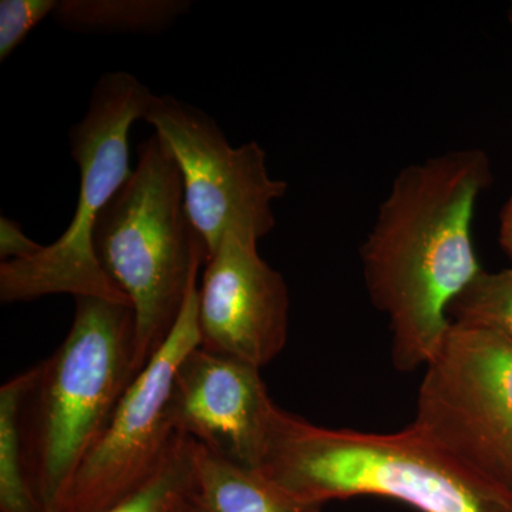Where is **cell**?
I'll use <instances>...</instances> for the list:
<instances>
[{"label":"cell","instance_id":"obj_1","mask_svg":"<svg viewBox=\"0 0 512 512\" xmlns=\"http://www.w3.org/2000/svg\"><path fill=\"white\" fill-rule=\"evenodd\" d=\"M491 181L487 154L460 148L406 165L380 205L360 259L399 372L426 369L451 328L450 306L483 272L471 231Z\"/></svg>","mask_w":512,"mask_h":512},{"label":"cell","instance_id":"obj_2","mask_svg":"<svg viewBox=\"0 0 512 512\" xmlns=\"http://www.w3.org/2000/svg\"><path fill=\"white\" fill-rule=\"evenodd\" d=\"M259 471L319 512L345 498H392L420 512H512V487L410 424L396 433L326 429L276 407Z\"/></svg>","mask_w":512,"mask_h":512},{"label":"cell","instance_id":"obj_3","mask_svg":"<svg viewBox=\"0 0 512 512\" xmlns=\"http://www.w3.org/2000/svg\"><path fill=\"white\" fill-rule=\"evenodd\" d=\"M72 328L37 365L23 402V453L45 512H59L74 474L138 375L130 303L77 296Z\"/></svg>","mask_w":512,"mask_h":512},{"label":"cell","instance_id":"obj_4","mask_svg":"<svg viewBox=\"0 0 512 512\" xmlns=\"http://www.w3.org/2000/svg\"><path fill=\"white\" fill-rule=\"evenodd\" d=\"M93 251L133 308L140 373L173 332L208 261L185 210L183 175L158 134L140 144L136 168L100 212Z\"/></svg>","mask_w":512,"mask_h":512},{"label":"cell","instance_id":"obj_5","mask_svg":"<svg viewBox=\"0 0 512 512\" xmlns=\"http://www.w3.org/2000/svg\"><path fill=\"white\" fill-rule=\"evenodd\" d=\"M153 99L154 94L133 74L110 72L100 77L86 114L69 133L70 153L80 170L76 214L60 238L39 254L0 264L2 303L59 293L130 303L101 271L93 232L100 212L133 173L128 136L131 126L144 120Z\"/></svg>","mask_w":512,"mask_h":512},{"label":"cell","instance_id":"obj_6","mask_svg":"<svg viewBox=\"0 0 512 512\" xmlns=\"http://www.w3.org/2000/svg\"><path fill=\"white\" fill-rule=\"evenodd\" d=\"M412 424L512 487L511 340L451 323L426 366Z\"/></svg>","mask_w":512,"mask_h":512},{"label":"cell","instance_id":"obj_7","mask_svg":"<svg viewBox=\"0 0 512 512\" xmlns=\"http://www.w3.org/2000/svg\"><path fill=\"white\" fill-rule=\"evenodd\" d=\"M144 121L154 127L180 168L185 210L208 249L229 231L262 239L274 229V202L288 184L271 177L256 141L232 147L210 114L173 96H154Z\"/></svg>","mask_w":512,"mask_h":512},{"label":"cell","instance_id":"obj_8","mask_svg":"<svg viewBox=\"0 0 512 512\" xmlns=\"http://www.w3.org/2000/svg\"><path fill=\"white\" fill-rule=\"evenodd\" d=\"M198 284L200 279L191 285L173 332L134 377L109 426L74 474L59 512H107L163 464L177 434L168 410L175 372L200 345Z\"/></svg>","mask_w":512,"mask_h":512},{"label":"cell","instance_id":"obj_9","mask_svg":"<svg viewBox=\"0 0 512 512\" xmlns=\"http://www.w3.org/2000/svg\"><path fill=\"white\" fill-rule=\"evenodd\" d=\"M258 242L239 231L222 238L198 284L197 325L200 348L261 369L285 348L291 301Z\"/></svg>","mask_w":512,"mask_h":512},{"label":"cell","instance_id":"obj_10","mask_svg":"<svg viewBox=\"0 0 512 512\" xmlns=\"http://www.w3.org/2000/svg\"><path fill=\"white\" fill-rule=\"evenodd\" d=\"M259 367L195 346L175 372L171 424L205 450L259 470L276 410Z\"/></svg>","mask_w":512,"mask_h":512},{"label":"cell","instance_id":"obj_11","mask_svg":"<svg viewBox=\"0 0 512 512\" xmlns=\"http://www.w3.org/2000/svg\"><path fill=\"white\" fill-rule=\"evenodd\" d=\"M188 501L197 512H316L261 471L225 460L200 444Z\"/></svg>","mask_w":512,"mask_h":512},{"label":"cell","instance_id":"obj_12","mask_svg":"<svg viewBox=\"0 0 512 512\" xmlns=\"http://www.w3.org/2000/svg\"><path fill=\"white\" fill-rule=\"evenodd\" d=\"M191 5L190 0H59L52 18L83 35H158Z\"/></svg>","mask_w":512,"mask_h":512},{"label":"cell","instance_id":"obj_13","mask_svg":"<svg viewBox=\"0 0 512 512\" xmlns=\"http://www.w3.org/2000/svg\"><path fill=\"white\" fill-rule=\"evenodd\" d=\"M37 366L0 389V512H45L30 484L23 453L22 410Z\"/></svg>","mask_w":512,"mask_h":512},{"label":"cell","instance_id":"obj_14","mask_svg":"<svg viewBox=\"0 0 512 512\" xmlns=\"http://www.w3.org/2000/svg\"><path fill=\"white\" fill-rule=\"evenodd\" d=\"M195 461L197 443L175 434L173 444L154 476L107 512H174L190 497Z\"/></svg>","mask_w":512,"mask_h":512},{"label":"cell","instance_id":"obj_15","mask_svg":"<svg viewBox=\"0 0 512 512\" xmlns=\"http://www.w3.org/2000/svg\"><path fill=\"white\" fill-rule=\"evenodd\" d=\"M451 323L491 330L512 342V268L481 272L450 306Z\"/></svg>","mask_w":512,"mask_h":512},{"label":"cell","instance_id":"obj_16","mask_svg":"<svg viewBox=\"0 0 512 512\" xmlns=\"http://www.w3.org/2000/svg\"><path fill=\"white\" fill-rule=\"evenodd\" d=\"M59 0H2L0 2V62L6 59L47 16Z\"/></svg>","mask_w":512,"mask_h":512},{"label":"cell","instance_id":"obj_17","mask_svg":"<svg viewBox=\"0 0 512 512\" xmlns=\"http://www.w3.org/2000/svg\"><path fill=\"white\" fill-rule=\"evenodd\" d=\"M45 245L37 244L29 237L18 221L9 217L0 218V259L2 262L23 261L42 251Z\"/></svg>","mask_w":512,"mask_h":512},{"label":"cell","instance_id":"obj_18","mask_svg":"<svg viewBox=\"0 0 512 512\" xmlns=\"http://www.w3.org/2000/svg\"><path fill=\"white\" fill-rule=\"evenodd\" d=\"M500 244L512 261V194L500 215Z\"/></svg>","mask_w":512,"mask_h":512},{"label":"cell","instance_id":"obj_19","mask_svg":"<svg viewBox=\"0 0 512 512\" xmlns=\"http://www.w3.org/2000/svg\"><path fill=\"white\" fill-rule=\"evenodd\" d=\"M174 512H197V511H195V508L192 507L190 501H188V498H187V500H184L183 503H181L180 505H178L177 508H175Z\"/></svg>","mask_w":512,"mask_h":512},{"label":"cell","instance_id":"obj_20","mask_svg":"<svg viewBox=\"0 0 512 512\" xmlns=\"http://www.w3.org/2000/svg\"><path fill=\"white\" fill-rule=\"evenodd\" d=\"M508 20H510V23L512 25V3H511V6H510V13H508Z\"/></svg>","mask_w":512,"mask_h":512}]
</instances>
